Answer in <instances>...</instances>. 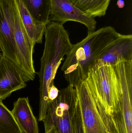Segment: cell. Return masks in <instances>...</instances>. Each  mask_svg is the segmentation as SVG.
<instances>
[{
	"label": "cell",
	"mask_w": 132,
	"mask_h": 133,
	"mask_svg": "<svg viewBox=\"0 0 132 133\" xmlns=\"http://www.w3.org/2000/svg\"><path fill=\"white\" fill-rule=\"evenodd\" d=\"M121 35L112 26H105L88 33L83 40L73 45L61 67L69 84L76 88L85 80L100 56Z\"/></svg>",
	"instance_id": "6da1fadb"
},
{
	"label": "cell",
	"mask_w": 132,
	"mask_h": 133,
	"mask_svg": "<svg viewBox=\"0 0 132 133\" xmlns=\"http://www.w3.org/2000/svg\"><path fill=\"white\" fill-rule=\"evenodd\" d=\"M45 45L41 58L40 70L38 74L40 81L39 121L45 118L49 105V88L54 83L57 70L64 60V56L73 46L63 24L49 22L46 26Z\"/></svg>",
	"instance_id": "7a4b0ae2"
},
{
	"label": "cell",
	"mask_w": 132,
	"mask_h": 133,
	"mask_svg": "<svg viewBox=\"0 0 132 133\" xmlns=\"http://www.w3.org/2000/svg\"><path fill=\"white\" fill-rule=\"evenodd\" d=\"M84 81L106 126L120 110V84L114 67L110 65L97 64L89 70Z\"/></svg>",
	"instance_id": "3957f363"
},
{
	"label": "cell",
	"mask_w": 132,
	"mask_h": 133,
	"mask_svg": "<svg viewBox=\"0 0 132 133\" xmlns=\"http://www.w3.org/2000/svg\"><path fill=\"white\" fill-rule=\"evenodd\" d=\"M78 104L75 88L69 84L60 90L58 97L49 105L42 121L45 133L53 126L59 133H74L73 119Z\"/></svg>",
	"instance_id": "277c9868"
},
{
	"label": "cell",
	"mask_w": 132,
	"mask_h": 133,
	"mask_svg": "<svg viewBox=\"0 0 132 133\" xmlns=\"http://www.w3.org/2000/svg\"><path fill=\"white\" fill-rule=\"evenodd\" d=\"M14 35L19 69L26 83L33 80L36 72L33 55L35 44L31 39L23 26L18 7L15 18Z\"/></svg>",
	"instance_id": "5b68a950"
},
{
	"label": "cell",
	"mask_w": 132,
	"mask_h": 133,
	"mask_svg": "<svg viewBox=\"0 0 132 133\" xmlns=\"http://www.w3.org/2000/svg\"><path fill=\"white\" fill-rule=\"evenodd\" d=\"M16 0H0V47L2 54L12 62L18 60L14 35Z\"/></svg>",
	"instance_id": "8992f818"
},
{
	"label": "cell",
	"mask_w": 132,
	"mask_h": 133,
	"mask_svg": "<svg viewBox=\"0 0 132 133\" xmlns=\"http://www.w3.org/2000/svg\"><path fill=\"white\" fill-rule=\"evenodd\" d=\"M75 88L85 133H109L85 81H84Z\"/></svg>",
	"instance_id": "52a82bcc"
},
{
	"label": "cell",
	"mask_w": 132,
	"mask_h": 133,
	"mask_svg": "<svg viewBox=\"0 0 132 133\" xmlns=\"http://www.w3.org/2000/svg\"><path fill=\"white\" fill-rule=\"evenodd\" d=\"M51 2L49 22L63 24L69 21L77 22L86 26L88 33L95 31L97 22L95 18L86 14L69 0H51Z\"/></svg>",
	"instance_id": "ba28073f"
},
{
	"label": "cell",
	"mask_w": 132,
	"mask_h": 133,
	"mask_svg": "<svg viewBox=\"0 0 132 133\" xmlns=\"http://www.w3.org/2000/svg\"><path fill=\"white\" fill-rule=\"evenodd\" d=\"M26 86V82L17 66L1 54L0 100H5L12 92L23 89Z\"/></svg>",
	"instance_id": "9c48e42d"
},
{
	"label": "cell",
	"mask_w": 132,
	"mask_h": 133,
	"mask_svg": "<svg viewBox=\"0 0 132 133\" xmlns=\"http://www.w3.org/2000/svg\"><path fill=\"white\" fill-rule=\"evenodd\" d=\"M132 61V36L122 35L100 56L96 64L114 66L120 61Z\"/></svg>",
	"instance_id": "30bf717a"
},
{
	"label": "cell",
	"mask_w": 132,
	"mask_h": 133,
	"mask_svg": "<svg viewBox=\"0 0 132 133\" xmlns=\"http://www.w3.org/2000/svg\"><path fill=\"white\" fill-rule=\"evenodd\" d=\"M11 112L21 133H38V123L28 97L19 98Z\"/></svg>",
	"instance_id": "8fae6325"
},
{
	"label": "cell",
	"mask_w": 132,
	"mask_h": 133,
	"mask_svg": "<svg viewBox=\"0 0 132 133\" xmlns=\"http://www.w3.org/2000/svg\"><path fill=\"white\" fill-rule=\"evenodd\" d=\"M23 26L31 39L36 43H42L46 25L36 22L20 0H16Z\"/></svg>",
	"instance_id": "7c38bea8"
},
{
	"label": "cell",
	"mask_w": 132,
	"mask_h": 133,
	"mask_svg": "<svg viewBox=\"0 0 132 133\" xmlns=\"http://www.w3.org/2000/svg\"><path fill=\"white\" fill-rule=\"evenodd\" d=\"M36 22L46 25L49 22L51 0H20Z\"/></svg>",
	"instance_id": "4fadbf2b"
},
{
	"label": "cell",
	"mask_w": 132,
	"mask_h": 133,
	"mask_svg": "<svg viewBox=\"0 0 132 133\" xmlns=\"http://www.w3.org/2000/svg\"><path fill=\"white\" fill-rule=\"evenodd\" d=\"M90 16H104L111 0H69Z\"/></svg>",
	"instance_id": "5bb4252c"
},
{
	"label": "cell",
	"mask_w": 132,
	"mask_h": 133,
	"mask_svg": "<svg viewBox=\"0 0 132 133\" xmlns=\"http://www.w3.org/2000/svg\"><path fill=\"white\" fill-rule=\"evenodd\" d=\"M0 133H21L11 112L0 100Z\"/></svg>",
	"instance_id": "9a60e30c"
},
{
	"label": "cell",
	"mask_w": 132,
	"mask_h": 133,
	"mask_svg": "<svg viewBox=\"0 0 132 133\" xmlns=\"http://www.w3.org/2000/svg\"><path fill=\"white\" fill-rule=\"evenodd\" d=\"M73 127L74 133H85L79 101L76 111L73 119Z\"/></svg>",
	"instance_id": "2e32d148"
},
{
	"label": "cell",
	"mask_w": 132,
	"mask_h": 133,
	"mask_svg": "<svg viewBox=\"0 0 132 133\" xmlns=\"http://www.w3.org/2000/svg\"><path fill=\"white\" fill-rule=\"evenodd\" d=\"M59 90L55 86L54 84H52L49 88L48 91V97L49 99V105L50 103L54 101L59 94ZM49 106V105H48Z\"/></svg>",
	"instance_id": "e0dca14e"
},
{
	"label": "cell",
	"mask_w": 132,
	"mask_h": 133,
	"mask_svg": "<svg viewBox=\"0 0 132 133\" xmlns=\"http://www.w3.org/2000/svg\"><path fill=\"white\" fill-rule=\"evenodd\" d=\"M117 5L119 8H123L125 5V2L124 0H118Z\"/></svg>",
	"instance_id": "ac0fdd59"
},
{
	"label": "cell",
	"mask_w": 132,
	"mask_h": 133,
	"mask_svg": "<svg viewBox=\"0 0 132 133\" xmlns=\"http://www.w3.org/2000/svg\"><path fill=\"white\" fill-rule=\"evenodd\" d=\"M46 133H59L55 127L53 126Z\"/></svg>",
	"instance_id": "d6986e66"
},
{
	"label": "cell",
	"mask_w": 132,
	"mask_h": 133,
	"mask_svg": "<svg viewBox=\"0 0 132 133\" xmlns=\"http://www.w3.org/2000/svg\"><path fill=\"white\" fill-rule=\"evenodd\" d=\"M1 47H0V56H1Z\"/></svg>",
	"instance_id": "ffe728a7"
}]
</instances>
